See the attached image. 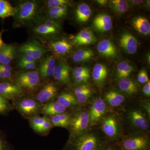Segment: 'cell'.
<instances>
[{"label":"cell","instance_id":"f907efd6","mask_svg":"<svg viewBox=\"0 0 150 150\" xmlns=\"http://www.w3.org/2000/svg\"><path fill=\"white\" fill-rule=\"evenodd\" d=\"M143 91L146 96L149 97L150 96V82L149 80L145 84L143 88Z\"/></svg>","mask_w":150,"mask_h":150},{"label":"cell","instance_id":"8992f818","mask_svg":"<svg viewBox=\"0 0 150 150\" xmlns=\"http://www.w3.org/2000/svg\"><path fill=\"white\" fill-rule=\"evenodd\" d=\"M149 143L147 137L142 135L126 138L120 143V150H149Z\"/></svg>","mask_w":150,"mask_h":150},{"label":"cell","instance_id":"836d02e7","mask_svg":"<svg viewBox=\"0 0 150 150\" xmlns=\"http://www.w3.org/2000/svg\"><path fill=\"white\" fill-rule=\"evenodd\" d=\"M60 29H57L55 28L49 27L40 24L36 26L33 29V31L35 33L42 35H50L56 34L59 32Z\"/></svg>","mask_w":150,"mask_h":150},{"label":"cell","instance_id":"e0dca14e","mask_svg":"<svg viewBox=\"0 0 150 150\" xmlns=\"http://www.w3.org/2000/svg\"><path fill=\"white\" fill-rule=\"evenodd\" d=\"M97 50L101 56L108 58H115L117 56L116 47L112 41L108 39L100 41L97 46Z\"/></svg>","mask_w":150,"mask_h":150},{"label":"cell","instance_id":"ee69618b","mask_svg":"<svg viewBox=\"0 0 150 150\" xmlns=\"http://www.w3.org/2000/svg\"><path fill=\"white\" fill-rule=\"evenodd\" d=\"M0 79L4 80L7 81H10L12 82V73L6 71L0 68Z\"/></svg>","mask_w":150,"mask_h":150},{"label":"cell","instance_id":"e575fe53","mask_svg":"<svg viewBox=\"0 0 150 150\" xmlns=\"http://www.w3.org/2000/svg\"><path fill=\"white\" fill-rule=\"evenodd\" d=\"M14 109L8 100L0 96V115H7Z\"/></svg>","mask_w":150,"mask_h":150},{"label":"cell","instance_id":"9f6ffc18","mask_svg":"<svg viewBox=\"0 0 150 150\" xmlns=\"http://www.w3.org/2000/svg\"><path fill=\"white\" fill-rule=\"evenodd\" d=\"M145 108L146 109V111H147L148 113H149V115H150V105L149 103H145L144 104Z\"/></svg>","mask_w":150,"mask_h":150},{"label":"cell","instance_id":"603a6c76","mask_svg":"<svg viewBox=\"0 0 150 150\" xmlns=\"http://www.w3.org/2000/svg\"><path fill=\"white\" fill-rule=\"evenodd\" d=\"M50 47L55 54L59 55L68 54L72 48V44L64 39L51 42Z\"/></svg>","mask_w":150,"mask_h":150},{"label":"cell","instance_id":"5bb4252c","mask_svg":"<svg viewBox=\"0 0 150 150\" xmlns=\"http://www.w3.org/2000/svg\"><path fill=\"white\" fill-rule=\"evenodd\" d=\"M56 63L54 56H48L43 60L40 63L38 71L40 78L44 79L52 76Z\"/></svg>","mask_w":150,"mask_h":150},{"label":"cell","instance_id":"f35d334b","mask_svg":"<svg viewBox=\"0 0 150 150\" xmlns=\"http://www.w3.org/2000/svg\"><path fill=\"white\" fill-rule=\"evenodd\" d=\"M88 72H89V69L87 67L81 66L76 67L73 71L72 76L73 79H74L81 75Z\"/></svg>","mask_w":150,"mask_h":150},{"label":"cell","instance_id":"11a10c76","mask_svg":"<svg viewBox=\"0 0 150 150\" xmlns=\"http://www.w3.org/2000/svg\"><path fill=\"white\" fill-rule=\"evenodd\" d=\"M102 150H119L117 149L115 147H113L112 146H107L105 147H104V148Z\"/></svg>","mask_w":150,"mask_h":150},{"label":"cell","instance_id":"f6af8a7d","mask_svg":"<svg viewBox=\"0 0 150 150\" xmlns=\"http://www.w3.org/2000/svg\"><path fill=\"white\" fill-rule=\"evenodd\" d=\"M10 45L4 44L0 48V64H2L8 52Z\"/></svg>","mask_w":150,"mask_h":150},{"label":"cell","instance_id":"1f68e13d","mask_svg":"<svg viewBox=\"0 0 150 150\" xmlns=\"http://www.w3.org/2000/svg\"><path fill=\"white\" fill-rule=\"evenodd\" d=\"M15 9L8 1L5 0H0V18H6L13 16Z\"/></svg>","mask_w":150,"mask_h":150},{"label":"cell","instance_id":"3957f363","mask_svg":"<svg viewBox=\"0 0 150 150\" xmlns=\"http://www.w3.org/2000/svg\"><path fill=\"white\" fill-rule=\"evenodd\" d=\"M39 5L34 1L22 2L15 8L13 17L19 24H25L35 18L39 11Z\"/></svg>","mask_w":150,"mask_h":150},{"label":"cell","instance_id":"681fc988","mask_svg":"<svg viewBox=\"0 0 150 150\" xmlns=\"http://www.w3.org/2000/svg\"><path fill=\"white\" fill-rule=\"evenodd\" d=\"M8 144L0 134V150H9Z\"/></svg>","mask_w":150,"mask_h":150},{"label":"cell","instance_id":"bcb514c9","mask_svg":"<svg viewBox=\"0 0 150 150\" xmlns=\"http://www.w3.org/2000/svg\"><path fill=\"white\" fill-rule=\"evenodd\" d=\"M68 10V6L58 7L51 8H48V12L59 13L67 14Z\"/></svg>","mask_w":150,"mask_h":150},{"label":"cell","instance_id":"4dcf8cb0","mask_svg":"<svg viewBox=\"0 0 150 150\" xmlns=\"http://www.w3.org/2000/svg\"><path fill=\"white\" fill-rule=\"evenodd\" d=\"M110 8L118 14H123L129 8V4L128 1L125 0H112L109 2Z\"/></svg>","mask_w":150,"mask_h":150},{"label":"cell","instance_id":"ac0fdd59","mask_svg":"<svg viewBox=\"0 0 150 150\" xmlns=\"http://www.w3.org/2000/svg\"><path fill=\"white\" fill-rule=\"evenodd\" d=\"M102 129L109 138H115L118 135V127L116 119L112 116H107L103 121Z\"/></svg>","mask_w":150,"mask_h":150},{"label":"cell","instance_id":"30bf717a","mask_svg":"<svg viewBox=\"0 0 150 150\" xmlns=\"http://www.w3.org/2000/svg\"><path fill=\"white\" fill-rule=\"evenodd\" d=\"M58 93V88L54 83H48L36 94L35 98L42 104L53 101Z\"/></svg>","mask_w":150,"mask_h":150},{"label":"cell","instance_id":"c3c4849f","mask_svg":"<svg viewBox=\"0 0 150 150\" xmlns=\"http://www.w3.org/2000/svg\"><path fill=\"white\" fill-rule=\"evenodd\" d=\"M48 16L49 18L54 20L62 18L67 15L66 14L59 13L48 12Z\"/></svg>","mask_w":150,"mask_h":150},{"label":"cell","instance_id":"8fae6325","mask_svg":"<svg viewBox=\"0 0 150 150\" xmlns=\"http://www.w3.org/2000/svg\"><path fill=\"white\" fill-rule=\"evenodd\" d=\"M106 105L104 100L100 98L96 100L88 113L90 126H92L96 124L104 115Z\"/></svg>","mask_w":150,"mask_h":150},{"label":"cell","instance_id":"ffe728a7","mask_svg":"<svg viewBox=\"0 0 150 150\" xmlns=\"http://www.w3.org/2000/svg\"><path fill=\"white\" fill-rule=\"evenodd\" d=\"M91 88L86 84L79 85L74 90V94L78 103H85L91 98L92 94Z\"/></svg>","mask_w":150,"mask_h":150},{"label":"cell","instance_id":"4316f807","mask_svg":"<svg viewBox=\"0 0 150 150\" xmlns=\"http://www.w3.org/2000/svg\"><path fill=\"white\" fill-rule=\"evenodd\" d=\"M134 67L129 62L122 61L118 63L116 67V77L118 79L128 77L133 72Z\"/></svg>","mask_w":150,"mask_h":150},{"label":"cell","instance_id":"277c9868","mask_svg":"<svg viewBox=\"0 0 150 150\" xmlns=\"http://www.w3.org/2000/svg\"><path fill=\"white\" fill-rule=\"evenodd\" d=\"M40 79L38 71L30 70L17 73L15 76L14 81L23 91L31 93L35 91L39 86Z\"/></svg>","mask_w":150,"mask_h":150},{"label":"cell","instance_id":"7402d4cb","mask_svg":"<svg viewBox=\"0 0 150 150\" xmlns=\"http://www.w3.org/2000/svg\"><path fill=\"white\" fill-rule=\"evenodd\" d=\"M91 13V8L88 5L81 3L78 5L75 11L76 20L79 23H86L90 18Z\"/></svg>","mask_w":150,"mask_h":150},{"label":"cell","instance_id":"83f0119b","mask_svg":"<svg viewBox=\"0 0 150 150\" xmlns=\"http://www.w3.org/2000/svg\"><path fill=\"white\" fill-rule=\"evenodd\" d=\"M56 100L66 109L74 107L79 103L74 95L69 93H62Z\"/></svg>","mask_w":150,"mask_h":150},{"label":"cell","instance_id":"9a60e30c","mask_svg":"<svg viewBox=\"0 0 150 150\" xmlns=\"http://www.w3.org/2000/svg\"><path fill=\"white\" fill-rule=\"evenodd\" d=\"M96 40V37L91 30L84 29L75 36L72 43L76 46H86L93 44Z\"/></svg>","mask_w":150,"mask_h":150},{"label":"cell","instance_id":"8d00e7d4","mask_svg":"<svg viewBox=\"0 0 150 150\" xmlns=\"http://www.w3.org/2000/svg\"><path fill=\"white\" fill-rule=\"evenodd\" d=\"M16 55V48L12 45H10L9 49L4 60L2 64H9L13 60Z\"/></svg>","mask_w":150,"mask_h":150},{"label":"cell","instance_id":"d6a6232c","mask_svg":"<svg viewBox=\"0 0 150 150\" xmlns=\"http://www.w3.org/2000/svg\"><path fill=\"white\" fill-rule=\"evenodd\" d=\"M48 118L46 116H40L38 115L30 117L28 118V120H29L30 127L35 132L38 133L40 127Z\"/></svg>","mask_w":150,"mask_h":150},{"label":"cell","instance_id":"7dc6e473","mask_svg":"<svg viewBox=\"0 0 150 150\" xmlns=\"http://www.w3.org/2000/svg\"><path fill=\"white\" fill-rule=\"evenodd\" d=\"M36 60L31 56L27 54H22L20 58L19 62H28V63H36Z\"/></svg>","mask_w":150,"mask_h":150},{"label":"cell","instance_id":"cb8c5ba5","mask_svg":"<svg viewBox=\"0 0 150 150\" xmlns=\"http://www.w3.org/2000/svg\"><path fill=\"white\" fill-rule=\"evenodd\" d=\"M132 25L137 32L145 35H149L150 23L149 20L144 17L139 16L133 19Z\"/></svg>","mask_w":150,"mask_h":150},{"label":"cell","instance_id":"74e56055","mask_svg":"<svg viewBox=\"0 0 150 150\" xmlns=\"http://www.w3.org/2000/svg\"><path fill=\"white\" fill-rule=\"evenodd\" d=\"M53 127L50 119L48 117L40 127L38 132V134H41V135H45L49 132Z\"/></svg>","mask_w":150,"mask_h":150},{"label":"cell","instance_id":"7bdbcfd3","mask_svg":"<svg viewBox=\"0 0 150 150\" xmlns=\"http://www.w3.org/2000/svg\"><path fill=\"white\" fill-rule=\"evenodd\" d=\"M18 66L22 69L30 71L35 69L36 67V64L35 63L28 62H19Z\"/></svg>","mask_w":150,"mask_h":150},{"label":"cell","instance_id":"f5cc1de1","mask_svg":"<svg viewBox=\"0 0 150 150\" xmlns=\"http://www.w3.org/2000/svg\"><path fill=\"white\" fill-rule=\"evenodd\" d=\"M0 68L5 70L6 71L12 72V68L9 64H0Z\"/></svg>","mask_w":150,"mask_h":150},{"label":"cell","instance_id":"7c38bea8","mask_svg":"<svg viewBox=\"0 0 150 150\" xmlns=\"http://www.w3.org/2000/svg\"><path fill=\"white\" fill-rule=\"evenodd\" d=\"M121 48L127 54H134L138 48V40L133 34L129 32L123 33L119 39Z\"/></svg>","mask_w":150,"mask_h":150},{"label":"cell","instance_id":"816d5d0a","mask_svg":"<svg viewBox=\"0 0 150 150\" xmlns=\"http://www.w3.org/2000/svg\"><path fill=\"white\" fill-rule=\"evenodd\" d=\"M129 6L131 5L132 6H138L142 3H144V1L142 0H132V1H129Z\"/></svg>","mask_w":150,"mask_h":150},{"label":"cell","instance_id":"4fadbf2b","mask_svg":"<svg viewBox=\"0 0 150 150\" xmlns=\"http://www.w3.org/2000/svg\"><path fill=\"white\" fill-rule=\"evenodd\" d=\"M112 20L110 16L105 13L98 15L93 22L92 26L96 31L104 33L109 31L112 28Z\"/></svg>","mask_w":150,"mask_h":150},{"label":"cell","instance_id":"484cf974","mask_svg":"<svg viewBox=\"0 0 150 150\" xmlns=\"http://www.w3.org/2000/svg\"><path fill=\"white\" fill-rule=\"evenodd\" d=\"M104 99L111 106L117 107L124 102L125 97L117 91L111 90L105 93Z\"/></svg>","mask_w":150,"mask_h":150},{"label":"cell","instance_id":"6f0895ef","mask_svg":"<svg viewBox=\"0 0 150 150\" xmlns=\"http://www.w3.org/2000/svg\"><path fill=\"white\" fill-rule=\"evenodd\" d=\"M4 44V43L3 42L2 38V33L0 32V48L2 47Z\"/></svg>","mask_w":150,"mask_h":150},{"label":"cell","instance_id":"6da1fadb","mask_svg":"<svg viewBox=\"0 0 150 150\" xmlns=\"http://www.w3.org/2000/svg\"><path fill=\"white\" fill-rule=\"evenodd\" d=\"M105 146L97 134L92 132L70 138L65 150H102Z\"/></svg>","mask_w":150,"mask_h":150},{"label":"cell","instance_id":"d6986e66","mask_svg":"<svg viewBox=\"0 0 150 150\" xmlns=\"http://www.w3.org/2000/svg\"><path fill=\"white\" fill-rule=\"evenodd\" d=\"M67 109L56 101H51L43 104L41 114L44 116L50 117L66 112Z\"/></svg>","mask_w":150,"mask_h":150},{"label":"cell","instance_id":"f546056e","mask_svg":"<svg viewBox=\"0 0 150 150\" xmlns=\"http://www.w3.org/2000/svg\"><path fill=\"white\" fill-rule=\"evenodd\" d=\"M93 56V51L91 49H80L73 54L72 60L75 63H82L89 61Z\"/></svg>","mask_w":150,"mask_h":150},{"label":"cell","instance_id":"ab89813d","mask_svg":"<svg viewBox=\"0 0 150 150\" xmlns=\"http://www.w3.org/2000/svg\"><path fill=\"white\" fill-rule=\"evenodd\" d=\"M41 24L49 26V27L55 28L60 30L61 28V24L59 22L56 20L51 19L47 18L44 20L42 21Z\"/></svg>","mask_w":150,"mask_h":150},{"label":"cell","instance_id":"ba28073f","mask_svg":"<svg viewBox=\"0 0 150 150\" xmlns=\"http://www.w3.org/2000/svg\"><path fill=\"white\" fill-rule=\"evenodd\" d=\"M71 68L66 62L57 61L53 71L52 76L59 83L68 84L70 83Z\"/></svg>","mask_w":150,"mask_h":150},{"label":"cell","instance_id":"52a82bcc","mask_svg":"<svg viewBox=\"0 0 150 150\" xmlns=\"http://www.w3.org/2000/svg\"><path fill=\"white\" fill-rule=\"evenodd\" d=\"M24 96L23 90L14 82H0V96L13 100Z\"/></svg>","mask_w":150,"mask_h":150},{"label":"cell","instance_id":"680465c9","mask_svg":"<svg viewBox=\"0 0 150 150\" xmlns=\"http://www.w3.org/2000/svg\"><path fill=\"white\" fill-rule=\"evenodd\" d=\"M145 7L147 8H149L150 6V0H148L145 2Z\"/></svg>","mask_w":150,"mask_h":150},{"label":"cell","instance_id":"d4e9b609","mask_svg":"<svg viewBox=\"0 0 150 150\" xmlns=\"http://www.w3.org/2000/svg\"><path fill=\"white\" fill-rule=\"evenodd\" d=\"M118 85L121 91L129 95L135 94L139 89L137 83L128 77L119 80Z\"/></svg>","mask_w":150,"mask_h":150},{"label":"cell","instance_id":"b9f144b4","mask_svg":"<svg viewBox=\"0 0 150 150\" xmlns=\"http://www.w3.org/2000/svg\"><path fill=\"white\" fill-rule=\"evenodd\" d=\"M90 78L89 72L86 73L74 79V81L75 84L79 85L84 84Z\"/></svg>","mask_w":150,"mask_h":150},{"label":"cell","instance_id":"44dd1931","mask_svg":"<svg viewBox=\"0 0 150 150\" xmlns=\"http://www.w3.org/2000/svg\"><path fill=\"white\" fill-rule=\"evenodd\" d=\"M129 116L132 124L137 129L146 130L149 128L148 121L140 110L137 109L131 110Z\"/></svg>","mask_w":150,"mask_h":150},{"label":"cell","instance_id":"9c48e42d","mask_svg":"<svg viewBox=\"0 0 150 150\" xmlns=\"http://www.w3.org/2000/svg\"><path fill=\"white\" fill-rule=\"evenodd\" d=\"M22 54H27L36 60L42 58L46 53V50L36 41L24 43L19 48Z\"/></svg>","mask_w":150,"mask_h":150},{"label":"cell","instance_id":"2e32d148","mask_svg":"<svg viewBox=\"0 0 150 150\" xmlns=\"http://www.w3.org/2000/svg\"><path fill=\"white\" fill-rule=\"evenodd\" d=\"M107 67L104 64L98 63L94 66L93 69V79L95 83L99 87H102L104 84L108 75Z\"/></svg>","mask_w":150,"mask_h":150},{"label":"cell","instance_id":"d590c367","mask_svg":"<svg viewBox=\"0 0 150 150\" xmlns=\"http://www.w3.org/2000/svg\"><path fill=\"white\" fill-rule=\"evenodd\" d=\"M70 1L68 0H49L46 2V5L49 8L58 7L68 6Z\"/></svg>","mask_w":150,"mask_h":150},{"label":"cell","instance_id":"5b68a950","mask_svg":"<svg viewBox=\"0 0 150 150\" xmlns=\"http://www.w3.org/2000/svg\"><path fill=\"white\" fill-rule=\"evenodd\" d=\"M89 125V117L88 113L86 111H79L71 115L69 127L70 138L78 137L85 133Z\"/></svg>","mask_w":150,"mask_h":150},{"label":"cell","instance_id":"f1b7e54d","mask_svg":"<svg viewBox=\"0 0 150 150\" xmlns=\"http://www.w3.org/2000/svg\"><path fill=\"white\" fill-rule=\"evenodd\" d=\"M71 115L67 112L48 117L53 126L69 128Z\"/></svg>","mask_w":150,"mask_h":150},{"label":"cell","instance_id":"7a4b0ae2","mask_svg":"<svg viewBox=\"0 0 150 150\" xmlns=\"http://www.w3.org/2000/svg\"><path fill=\"white\" fill-rule=\"evenodd\" d=\"M14 109L25 118H28L41 114L43 104L35 97L23 96L12 100Z\"/></svg>","mask_w":150,"mask_h":150},{"label":"cell","instance_id":"60d3db41","mask_svg":"<svg viewBox=\"0 0 150 150\" xmlns=\"http://www.w3.org/2000/svg\"><path fill=\"white\" fill-rule=\"evenodd\" d=\"M137 80L141 83H146L149 80L146 71L144 69H142L140 71L137 76Z\"/></svg>","mask_w":150,"mask_h":150},{"label":"cell","instance_id":"db71d44e","mask_svg":"<svg viewBox=\"0 0 150 150\" xmlns=\"http://www.w3.org/2000/svg\"><path fill=\"white\" fill-rule=\"evenodd\" d=\"M96 1L99 5L102 6H106L108 2V1L107 0H97Z\"/></svg>","mask_w":150,"mask_h":150}]
</instances>
